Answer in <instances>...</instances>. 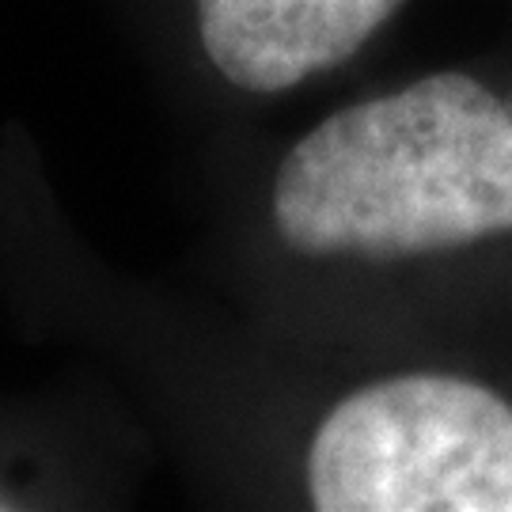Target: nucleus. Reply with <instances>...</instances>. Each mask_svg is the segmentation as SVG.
I'll return each mask as SVG.
<instances>
[{"label": "nucleus", "instance_id": "obj_1", "mask_svg": "<svg viewBox=\"0 0 512 512\" xmlns=\"http://www.w3.org/2000/svg\"><path fill=\"white\" fill-rule=\"evenodd\" d=\"M209 274L391 270L512 236V107L444 69L353 99L209 205Z\"/></svg>", "mask_w": 512, "mask_h": 512}, {"label": "nucleus", "instance_id": "obj_2", "mask_svg": "<svg viewBox=\"0 0 512 512\" xmlns=\"http://www.w3.org/2000/svg\"><path fill=\"white\" fill-rule=\"evenodd\" d=\"M315 512H512V403L440 368L353 384L311 440Z\"/></svg>", "mask_w": 512, "mask_h": 512}, {"label": "nucleus", "instance_id": "obj_3", "mask_svg": "<svg viewBox=\"0 0 512 512\" xmlns=\"http://www.w3.org/2000/svg\"><path fill=\"white\" fill-rule=\"evenodd\" d=\"M183 114L270 107L338 73L406 0H107Z\"/></svg>", "mask_w": 512, "mask_h": 512}, {"label": "nucleus", "instance_id": "obj_4", "mask_svg": "<svg viewBox=\"0 0 512 512\" xmlns=\"http://www.w3.org/2000/svg\"><path fill=\"white\" fill-rule=\"evenodd\" d=\"M145 425L103 395H0V512L110 509L145 456Z\"/></svg>", "mask_w": 512, "mask_h": 512}]
</instances>
